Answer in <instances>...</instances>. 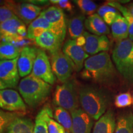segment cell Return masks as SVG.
I'll return each mask as SVG.
<instances>
[{
    "mask_svg": "<svg viewBox=\"0 0 133 133\" xmlns=\"http://www.w3.org/2000/svg\"><path fill=\"white\" fill-rule=\"evenodd\" d=\"M81 76L100 84L111 86L117 79L118 74L110 55L102 52L86 60Z\"/></svg>",
    "mask_w": 133,
    "mask_h": 133,
    "instance_id": "obj_1",
    "label": "cell"
},
{
    "mask_svg": "<svg viewBox=\"0 0 133 133\" xmlns=\"http://www.w3.org/2000/svg\"><path fill=\"white\" fill-rule=\"evenodd\" d=\"M79 101L83 110L94 120H98L105 113L111 98L102 88L86 85L79 89Z\"/></svg>",
    "mask_w": 133,
    "mask_h": 133,
    "instance_id": "obj_2",
    "label": "cell"
},
{
    "mask_svg": "<svg viewBox=\"0 0 133 133\" xmlns=\"http://www.w3.org/2000/svg\"><path fill=\"white\" fill-rule=\"evenodd\" d=\"M22 97L30 107H36L45 101L52 86L42 79L30 75L20 81L18 86Z\"/></svg>",
    "mask_w": 133,
    "mask_h": 133,
    "instance_id": "obj_3",
    "label": "cell"
},
{
    "mask_svg": "<svg viewBox=\"0 0 133 133\" xmlns=\"http://www.w3.org/2000/svg\"><path fill=\"white\" fill-rule=\"evenodd\" d=\"M112 59L119 74L128 83L133 84V42L129 38L116 43Z\"/></svg>",
    "mask_w": 133,
    "mask_h": 133,
    "instance_id": "obj_4",
    "label": "cell"
},
{
    "mask_svg": "<svg viewBox=\"0 0 133 133\" xmlns=\"http://www.w3.org/2000/svg\"><path fill=\"white\" fill-rule=\"evenodd\" d=\"M53 102L57 107L63 108L70 112L79 109V89L74 81L69 79L55 90Z\"/></svg>",
    "mask_w": 133,
    "mask_h": 133,
    "instance_id": "obj_5",
    "label": "cell"
},
{
    "mask_svg": "<svg viewBox=\"0 0 133 133\" xmlns=\"http://www.w3.org/2000/svg\"><path fill=\"white\" fill-rule=\"evenodd\" d=\"M51 65L53 74L60 81L64 83L69 80L74 66L63 52L59 51L51 54Z\"/></svg>",
    "mask_w": 133,
    "mask_h": 133,
    "instance_id": "obj_6",
    "label": "cell"
},
{
    "mask_svg": "<svg viewBox=\"0 0 133 133\" xmlns=\"http://www.w3.org/2000/svg\"><path fill=\"white\" fill-rule=\"evenodd\" d=\"M31 75L51 85L54 84L56 81V76L52 72L49 57L45 51L42 49H38Z\"/></svg>",
    "mask_w": 133,
    "mask_h": 133,
    "instance_id": "obj_7",
    "label": "cell"
},
{
    "mask_svg": "<svg viewBox=\"0 0 133 133\" xmlns=\"http://www.w3.org/2000/svg\"><path fill=\"white\" fill-rule=\"evenodd\" d=\"M39 16L47 20L52 26L54 33L64 40L67 25L65 15L62 9L56 6H50L43 11Z\"/></svg>",
    "mask_w": 133,
    "mask_h": 133,
    "instance_id": "obj_8",
    "label": "cell"
},
{
    "mask_svg": "<svg viewBox=\"0 0 133 133\" xmlns=\"http://www.w3.org/2000/svg\"><path fill=\"white\" fill-rule=\"evenodd\" d=\"M6 7L9 8L20 20L26 24H30L40 15L41 8L30 3H17L6 1Z\"/></svg>",
    "mask_w": 133,
    "mask_h": 133,
    "instance_id": "obj_9",
    "label": "cell"
},
{
    "mask_svg": "<svg viewBox=\"0 0 133 133\" xmlns=\"http://www.w3.org/2000/svg\"><path fill=\"white\" fill-rule=\"evenodd\" d=\"M0 108L10 112L23 114L26 111V105L22 96L11 89L0 90Z\"/></svg>",
    "mask_w": 133,
    "mask_h": 133,
    "instance_id": "obj_10",
    "label": "cell"
},
{
    "mask_svg": "<svg viewBox=\"0 0 133 133\" xmlns=\"http://www.w3.org/2000/svg\"><path fill=\"white\" fill-rule=\"evenodd\" d=\"M62 52L69 59L76 71H80L89 55L83 48L78 46L74 39H68L63 46Z\"/></svg>",
    "mask_w": 133,
    "mask_h": 133,
    "instance_id": "obj_11",
    "label": "cell"
},
{
    "mask_svg": "<svg viewBox=\"0 0 133 133\" xmlns=\"http://www.w3.org/2000/svg\"><path fill=\"white\" fill-rule=\"evenodd\" d=\"M18 59L19 57L14 60L0 61V79L8 88H16L19 82Z\"/></svg>",
    "mask_w": 133,
    "mask_h": 133,
    "instance_id": "obj_12",
    "label": "cell"
},
{
    "mask_svg": "<svg viewBox=\"0 0 133 133\" xmlns=\"http://www.w3.org/2000/svg\"><path fill=\"white\" fill-rule=\"evenodd\" d=\"M83 35L86 38V44L83 48L88 54L96 55L109 50L110 43L106 35L97 36L87 31H84Z\"/></svg>",
    "mask_w": 133,
    "mask_h": 133,
    "instance_id": "obj_13",
    "label": "cell"
},
{
    "mask_svg": "<svg viewBox=\"0 0 133 133\" xmlns=\"http://www.w3.org/2000/svg\"><path fill=\"white\" fill-rule=\"evenodd\" d=\"M38 52V49L35 47L29 46L22 48L17 61L20 76L25 78L31 74Z\"/></svg>",
    "mask_w": 133,
    "mask_h": 133,
    "instance_id": "obj_14",
    "label": "cell"
},
{
    "mask_svg": "<svg viewBox=\"0 0 133 133\" xmlns=\"http://www.w3.org/2000/svg\"><path fill=\"white\" fill-rule=\"evenodd\" d=\"M72 128L71 133H91L94 124V119L82 109L71 112Z\"/></svg>",
    "mask_w": 133,
    "mask_h": 133,
    "instance_id": "obj_15",
    "label": "cell"
},
{
    "mask_svg": "<svg viewBox=\"0 0 133 133\" xmlns=\"http://www.w3.org/2000/svg\"><path fill=\"white\" fill-rule=\"evenodd\" d=\"M64 40L57 35L46 31L35 39L36 45L52 54L61 51Z\"/></svg>",
    "mask_w": 133,
    "mask_h": 133,
    "instance_id": "obj_16",
    "label": "cell"
},
{
    "mask_svg": "<svg viewBox=\"0 0 133 133\" xmlns=\"http://www.w3.org/2000/svg\"><path fill=\"white\" fill-rule=\"evenodd\" d=\"M116 123L114 112L109 110L96 123L92 133H114Z\"/></svg>",
    "mask_w": 133,
    "mask_h": 133,
    "instance_id": "obj_17",
    "label": "cell"
},
{
    "mask_svg": "<svg viewBox=\"0 0 133 133\" xmlns=\"http://www.w3.org/2000/svg\"><path fill=\"white\" fill-rule=\"evenodd\" d=\"M84 26L89 32L97 36L105 35L110 33V30L102 17L97 14L89 16L85 20Z\"/></svg>",
    "mask_w": 133,
    "mask_h": 133,
    "instance_id": "obj_18",
    "label": "cell"
},
{
    "mask_svg": "<svg viewBox=\"0 0 133 133\" xmlns=\"http://www.w3.org/2000/svg\"><path fill=\"white\" fill-rule=\"evenodd\" d=\"M50 31L54 33L52 26L44 17L39 16L30 24L27 30V38L33 40L41 36L44 31Z\"/></svg>",
    "mask_w": 133,
    "mask_h": 133,
    "instance_id": "obj_19",
    "label": "cell"
},
{
    "mask_svg": "<svg viewBox=\"0 0 133 133\" xmlns=\"http://www.w3.org/2000/svg\"><path fill=\"white\" fill-rule=\"evenodd\" d=\"M112 34L116 43L128 39L129 36V25L126 19L118 12L115 21L111 25Z\"/></svg>",
    "mask_w": 133,
    "mask_h": 133,
    "instance_id": "obj_20",
    "label": "cell"
},
{
    "mask_svg": "<svg viewBox=\"0 0 133 133\" xmlns=\"http://www.w3.org/2000/svg\"><path fill=\"white\" fill-rule=\"evenodd\" d=\"M6 133H34V124L30 118L19 116L11 123Z\"/></svg>",
    "mask_w": 133,
    "mask_h": 133,
    "instance_id": "obj_21",
    "label": "cell"
},
{
    "mask_svg": "<svg viewBox=\"0 0 133 133\" xmlns=\"http://www.w3.org/2000/svg\"><path fill=\"white\" fill-rule=\"evenodd\" d=\"M53 117V113L49 105H45L36 115L34 124V133H49L47 120Z\"/></svg>",
    "mask_w": 133,
    "mask_h": 133,
    "instance_id": "obj_22",
    "label": "cell"
},
{
    "mask_svg": "<svg viewBox=\"0 0 133 133\" xmlns=\"http://www.w3.org/2000/svg\"><path fill=\"white\" fill-rule=\"evenodd\" d=\"M85 17L83 15L74 16L69 21L67 25L68 32L71 39H76L84 33Z\"/></svg>",
    "mask_w": 133,
    "mask_h": 133,
    "instance_id": "obj_23",
    "label": "cell"
},
{
    "mask_svg": "<svg viewBox=\"0 0 133 133\" xmlns=\"http://www.w3.org/2000/svg\"><path fill=\"white\" fill-rule=\"evenodd\" d=\"M114 133H133V115L131 112L119 116Z\"/></svg>",
    "mask_w": 133,
    "mask_h": 133,
    "instance_id": "obj_24",
    "label": "cell"
},
{
    "mask_svg": "<svg viewBox=\"0 0 133 133\" xmlns=\"http://www.w3.org/2000/svg\"><path fill=\"white\" fill-rule=\"evenodd\" d=\"M54 117L56 121L64 128L66 131L71 132L72 118L69 112L63 108L57 107L55 108Z\"/></svg>",
    "mask_w": 133,
    "mask_h": 133,
    "instance_id": "obj_25",
    "label": "cell"
},
{
    "mask_svg": "<svg viewBox=\"0 0 133 133\" xmlns=\"http://www.w3.org/2000/svg\"><path fill=\"white\" fill-rule=\"evenodd\" d=\"M22 49L16 47L11 43L0 44V61L14 60L20 56Z\"/></svg>",
    "mask_w": 133,
    "mask_h": 133,
    "instance_id": "obj_26",
    "label": "cell"
},
{
    "mask_svg": "<svg viewBox=\"0 0 133 133\" xmlns=\"http://www.w3.org/2000/svg\"><path fill=\"white\" fill-rule=\"evenodd\" d=\"M109 6H112L115 8L116 9L118 10V11L121 12V14H123V16L126 21H128L129 25V39L131 41H133V17L130 12L129 11L128 9L125 6H122L120 3L117 1H107L105 3Z\"/></svg>",
    "mask_w": 133,
    "mask_h": 133,
    "instance_id": "obj_27",
    "label": "cell"
},
{
    "mask_svg": "<svg viewBox=\"0 0 133 133\" xmlns=\"http://www.w3.org/2000/svg\"><path fill=\"white\" fill-rule=\"evenodd\" d=\"M22 115V113L5 112L0 109V133H6L11 123L15 118Z\"/></svg>",
    "mask_w": 133,
    "mask_h": 133,
    "instance_id": "obj_28",
    "label": "cell"
},
{
    "mask_svg": "<svg viewBox=\"0 0 133 133\" xmlns=\"http://www.w3.org/2000/svg\"><path fill=\"white\" fill-rule=\"evenodd\" d=\"M74 2L76 3L83 14L89 16L94 14L97 8V5L91 0H76Z\"/></svg>",
    "mask_w": 133,
    "mask_h": 133,
    "instance_id": "obj_29",
    "label": "cell"
},
{
    "mask_svg": "<svg viewBox=\"0 0 133 133\" xmlns=\"http://www.w3.org/2000/svg\"><path fill=\"white\" fill-rule=\"evenodd\" d=\"M116 107L123 109L130 106L132 104V97L129 92H123L116 96L114 102Z\"/></svg>",
    "mask_w": 133,
    "mask_h": 133,
    "instance_id": "obj_30",
    "label": "cell"
},
{
    "mask_svg": "<svg viewBox=\"0 0 133 133\" xmlns=\"http://www.w3.org/2000/svg\"><path fill=\"white\" fill-rule=\"evenodd\" d=\"M47 123L49 133H66V130L64 128L52 119V117L48 118Z\"/></svg>",
    "mask_w": 133,
    "mask_h": 133,
    "instance_id": "obj_31",
    "label": "cell"
},
{
    "mask_svg": "<svg viewBox=\"0 0 133 133\" xmlns=\"http://www.w3.org/2000/svg\"><path fill=\"white\" fill-rule=\"evenodd\" d=\"M14 13L6 6L0 7V22L2 23L13 18L16 17Z\"/></svg>",
    "mask_w": 133,
    "mask_h": 133,
    "instance_id": "obj_32",
    "label": "cell"
},
{
    "mask_svg": "<svg viewBox=\"0 0 133 133\" xmlns=\"http://www.w3.org/2000/svg\"><path fill=\"white\" fill-rule=\"evenodd\" d=\"M49 2L53 4L57 5V7L64 9L66 11L70 12L73 10L74 6L70 1L68 0H51Z\"/></svg>",
    "mask_w": 133,
    "mask_h": 133,
    "instance_id": "obj_33",
    "label": "cell"
},
{
    "mask_svg": "<svg viewBox=\"0 0 133 133\" xmlns=\"http://www.w3.org/2000/svg\"><path fill=\"white\" fill-rule=\"evenodd\" d=\"M108 12H116L118 13V11L117 9H116L115 8L112 7V6H109L107 4H105L103 6H101L99 9L97 10V14L101 17H103L104 15Z\"/></svg>",
    "mask_w": 133,
    "mask_h": 133,
    "instance_id": "obj_34",
    "label": "cell"
},
{
    "mask_svg": "<svg viewBox=\"0 0 133 133\" xmlns=\"http://www.w3.org/2000/svg\"><path fill=\"white\" fill-rule=\"evenodd\" d=\"M118 13L113 12H108L107 13H105L102 17L103 20H104L105 22L107 24L112 25V24L114 23V22L115 21Z\"/></svg>",
    "mask_w": 133,
    "mask_h": 133,
    "instance_id": "obj_35",
    "label": "cell"
},
{
    "mask_svg": "<svg viewBox=\"0 0 133 133\" xmlns=\"http://www.w3.org/2000/svg\"><path fill=\"white\" fill-rule=\"evenodd\" d=\"M17 34L22 38H27V30H26L25 25H22L18 29Z\"/></svg>",
    "mask_w": 133,
    "mask_h": 133,
    "instance_id": "obj_36",
    "label": "cell"
},
{
    "mask_svg": "<svg viewBox=\"0 0 133 133\" xmlns=\"http://www.w3.org/2000/svg\"><path fill=\"white\" fill-rule=\"evenodd\" d=\"M75 40L76 44L81 48H83L86 44V38L83 35H82L80 36H79L78 38H77L76 39H75Z\"/></svg>",
    "mask_w": 133,
    "mask_h": 133,
    "instance_id": "obj_37",
    "label": "cell"
},
{
    "mask_svg": "<svg viewBox=\"0 0 133 133\" xmlns=\"http://www.w3.org/2000/svg\"><path fill=\"white\" fill-rule=\"evenodd\" d=\"M29 2L30 3H32L33 4H49V1H29Z\"/></svg>",
    "mask_w": 133,
    "mask_h": 133,
    "instance_id": "obj_38",
    "label": "cell"
},
{
    "mask_svg": "<svg viewBox=\"0 0 133 133\" xmlns=\"http://www.w3.org/2000/svg\"><path fill=\"white\" fill-rule=\"evenodd\" d=\"M8 86L6 85L3 81L0 79V90H3V89H5L8 88Z\"/></svg>",
    "mask_w": 133,
    "mask_h": 133,
    "instance_id": "obj_39",
    "label": "cell"
},
{
    "mask_svg": "<svg viewBox=\"0 0 133 133\" xmlns=\"http://www.w3.org/2000/svg\"><path fill=\"white\" fill-rule=\"evenodd\" d=\"M127 8L128 9L129 11L130 12L131 15H132L133 17V3H131V4L128 6Z\"/></svg>",
    "mask_w": 133,
    "mask_h": 133,
    "instance_id": "obj_40",
    "label": "cell"
},
{
    "mask_svg": "<svg viewBox=\"0 0 133 133\" xmlns=\"http://www.w3.org/2000/svg\"><path fill=\"white\" fill-rule=\"evenodd\" d=\"M66 133H70V132H68V131H66Z\"/></svg>",
    "mask_w": 133,
    "mask_h": 133,
    "instance_id": "obj_41",
    "label": "cell"
},
{
    "mask_svg": "<svg viewBox=\"0 0 133 133\" xmlns=\"http://www.w3.org/2000/svg\"><path fill=\"white\" fill-rule=\"evenodd\" d=\"M132 104H133V96H132Z\"/></svg>",
    "mask_w": 133,
    "mask_h": 133,
    "instance_id": "obj_42",
    "label": "cell"
},
{
    "mask_svg": "<svg viewBox=\"0 0 133 133\" xmlns=\"http://www.w3.org/2000/svg\"><path fill=\"white\" fill-rule=\"evenodd\" d=\"M0 24H1V22H0Z\"/></svg>",
    "mask_w": 133,
    "mask_h": 133,
    "instance_id": "obj_43",
    "label": "cell"
}]
</instances>
